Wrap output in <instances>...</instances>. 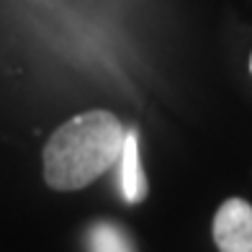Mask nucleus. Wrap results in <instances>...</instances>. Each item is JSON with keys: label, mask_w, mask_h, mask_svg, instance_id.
Returning a JSON list of instances; mask_svg holds the SVG:
<instances>
[{"label": "nucleus", "mask_w": 252, "mask_h": 252, "mask_svg": "<svg viewBox=\"0 0 252 252\" xmlns=\"http://www.w3.org/2000/svg\"><path fill=\"white\" fill-rule=\"evenodd\" d=\"M126 129L106 108L62 124L44 147V180L54 190H80L119 162Z\"/></svg>", "instance_id": "1"}, {"label": "nucleus", "mask_w": 252, "mask_h": 252, "mask_svg": "<svg viewBox=\"0 0 252 252\" xmlns=\"http://www.w3.org/2000/svg\"><path fill=\"white\" fill-rule=\"evenodd\" d=\"M214 242L219 252H252V206L226 198L214 216Z\"/></svg>", "instance_id": "2"}, {"label": "nucleus", "mask_w": 252, "mask_h": 252, "mask_svg": "<svg viewBox=\"0 0 252 252\" xmlns=\"http://www.w3.org/2000/svg\"><path fill=\"white\" fill-rule=\"evenodd\" d=\"M121 193L129 203H142L150 193L147 175L142 170V157H139V134L136 129H126L124 150H121Z\"/></svg>", "instance_id": "3"}, {"label": "nucleus", "mask_w": 252, "mask_h": 252, "mask_svg": "<svg viewBox=\"0 0 252 252\" xmlns=\"http://www.w3.org/2000/svg\"><path fill=\"white\" fill-rule=\"evenodd\" d=\"M90 247H93V252H134L124 229L116 224H108V221H100L93 226Z\"/></svg>", "instance_id": "4"}, {"label": "nucleus", "mask_w": 252, "mask_h": 252, "mask_svg": "<svg viewBox=\"0 0 252 252\" xmlns=\"http://www.w3.org/2000/svg\"><path fill=\"white\" fill-rule=\"evenodd\" d=\"M250 70H252V57H250Z\"/></svg>", "instance_id": "5"}]
</instances>
